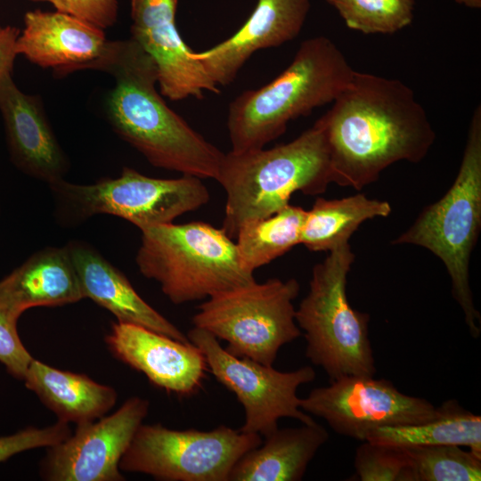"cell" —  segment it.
Masks as SVG:
<instances>
[{
    "label": "cell",
    "instance_id": "6da1fadb",
    "mask_svg": "<svg viewBox=\"0 0 481 481\" xmlns=\"http://www.w3.org/2000/svg\"><path fill=\"white\" fill-rule=\"evenodd\" d=\"M318 120L327 141L332 183L356 190L376 182L395 162H420L436 140L410 86L356 70Z\"/></svg>",
    "mask_w": 481,
    "mask_h": 481
},
{
    "label": "cell",
    "instance_id": "7a4b0ae2",
    "mask_svg": "<svg viewBox=\"0 0 481 481\" xmlns=\"http://www.w3.org/2000/svg\"><path fill=\"white\" fill-rule=\"evenodd\" d=\"M88 69L110 74L114 86L105 98L113 131L152 166L216 180L224 153L172 110L156 89L157 66L131 37L109 40Z\"/></svg>",
    "mask_w": 481,
    "mask_h": 481
},
{
    "label": "cell",
    "instance_id": "3957f363",
    "mask_svg": "<svg viewBox=\"0 0 481 481\" xmlns=\"http://www.w3.org/2000/svg\"><path fill=\"white\" fill-rule=\"evenodd\" d=\"M355 70L330 38L303 41L291 63L268 84L242 92L229 105L231 151L265 148L283 135L289 121L332 102Z\"/></svg>",
    "mask_w": 481,
    "mask_h": 481
},
{
    "label": "cell",
    "instance_id": "277c9868",
    "mask_svg": "<svg viewBox=\"0 0 481 481\" xmlns=\"http://www.w3.org/2000/svg\"><path fill=\"white\" fill-rule=\"evenodd\" d=\"M226 195L222 229L236 238L245 223L269 216L289 204L293 193H323L332 183L322 124L270 149L224 153L216 179Z\"/></svg>",
    "mask_w": 481,
    "mask_h": 481
},
{
    "label": "cell",
    "instance_id": "5b68a950",
    "mask_svg": "<svg viewBox=\"0 0 481 481\" xmlns=\"http://www.w3.org/2000/svg\"><path fill=\"white\" fill-rule=\"evenodd\" d=\"M481 228V107L474 110L457 175L436 202L426 206L413 224L391 243L415 245L436 256L452 282V294L464 315L471 337L481 333L475 307L469 263Z\"/></svg>",
    "mask_w": 481,
    "mask_h": 481
},
{
    "label": "cell",
    "instance_id": "8992f818",
    "mask_svg": "<svg viewBox=\"0 0 481 481\" xmlns=\"http://www.w3.org/2000/svg\"><path fill=\"white\" fill-rule=\"evenodd\" d=\"M135 263L175 305L207 299L249 285L254 273L241 265L235 242L204 222L164 224L141 231Z\"/></svg>",
    "mask_w": 481,
    "mask_h": 481
},
{
    "label": "cell",
    "instance_id": "52a82bcc",
    "mask_svg": "<svg viewBox=\"0 0 481 481\" xmlns=\"http://www.w3.org/2000/svg\"><path fill=\"white\" fill-rule=\"evenodd\" d=\"M355 256L349 242L329 252L312 270L309 290L296 309L304 331L306 356L330 381L344 376H374L369 338L370 315L354 309L346 296L347 275Z\"/></svg>",
    "mask_w": 481,
    "mask_h": 481
},
{
    "label": "cell",
    "instance_id": "ba28073f",
    "mask_svg": "<svg viewBox=\"0 0 481 481\" xmlns=\"http://www.w3.org/2000/svg\"><path fill=\"white\" fill-rule=\"evenodd\" d=\"M57 221L81 224L100 214L125 219L141 231L173 223L180 216L208 204L210 194L202 179L188 175L162 179L123 167L116 178L102 177L80 184L61 179L49 184Z\"/></svg>",
    "mask_w": 481,
    "mask_h": 481
},
{
    "label": "cell",
    "instance_id": "9c48e42d",
    "mask_svg": "<svg viewBox=\"0 0 481 481\" xmlns=\"http://www.w3.org/2000/svg\"><path fill=\"white\" fill-rule=\"evenodd\" d=\"M299 289L294 278L255 281L207 298L192 323L226 341L230 354L270 366L282 346L302 335L293 305Z\"/></svg>",
    "mask_w": 481,
    "mask_h": 481
},
{
    "label": "cell",
    "instance_id": "30bf717a",
    "mask_svg": "<svg viewBox=\"0 0 481 481\" xmlns=\"http://www.w3.org/2000/svg\"><path fill=\"white\" fill-rule=\"evenodd\" d=\"M261 443L258 434L223 425L200 431L142 423L119 469L165 481H228L237 461Z\"/></svg>",
    "mask_w": 481,
    "mask_h": 481
},
{
    "label": "cell",
    "instance_id": "8fae6325",
    "mask_svg": "<svg viewBox=\"0 0 481 481\" xmlns=\"http://www.w3.org/2000/svg\"><path fill=\"white\" fill-rule=\"evenodd\" d=\"M187 337L202 352L208 371L235 394L245 411L242 432L266 436L278 428L281 418H293L303 424L315 422L300 410L298 388L315 379L311 366L280 371L245 357L230 354L210 332L193 327Z\"/></svg>",
    "mask_w": 481,
    "mask_h": 481
},
{
    "label": "cell",
    "instance_id": "7c38bea8",
    "mask_svg": "<svg viewBox=\"0 0 481 481\" xmlns=\"http://www.w3.org/2000/svg\"><path fill=\"white\" fill-rule=\"evenodd\" d=\"M300 408L323 419L338 435L362 442L376 428L420 424L440 413L439 406L402 393L388 379L360 375L314 388L300 398Z\"/></svg>",
    "mask_w": 481,
    "mask_h": 481
},
{
    "label": "cell",
    "instance_id": "4fadbf2b",
    "mask_svg": "<svg viewBox=\"0 0 481 481\" xmlns=\"http://www.w3.org/2000/svg\"><path fill=\"white\" fill-rule=\"evenodd\" d=\"M149 401L128 398L115 412L77 425L62 442L48 447L42 476L51 481H122L119 462L147 416Z\"/></svg>",
    "mask_w": 481,
    "mask_h": 481
},
{
    "label": "cell",
    "instance_id": "5bb4252c",
    "mask_svg": "<svg viewBox=\"0 0 481 481\" xmlns=\"http://www.w3.org/2000/svg\"><path fill=\"white\" fill-rule=\"evenodd\" d=\"M178 0H130L131 38L154 61L162 96L171 101L202 99L206 92L220 94L175 23Z\"/></svg>",
    "mask_w": 481,
    "mask_h": 481
},
{
    "label": "cell",
    "instance_id": "9a60e30c",
    "mask_svg": "<svg viewBox=\"0 0 481 481\" xmlns=\"http://www.w3.org/2000/svg\"><path fill=\"white\" fill-rule=\"evenodd\" d=\"M105 342L115 357L168 393L191 395L199 390L208 371L202 352L192 342L140 325L114 322Z\"/></svg>",
    "mask_w": 481,
    "mask_h": 481
},
{
    "label": "cell",
    "instance_id": "2e32d148",
    "mask_svg": "<svg viewBox=\"0 0 481 481\" xmlns=\"http://www.w3.org/2000/svg\"><path fill=\"white\" fill-rule=\"evenodd\" d=\"M6 76L0 85V113L11 162L48 185L65 179L69 161L51 126L42 98L23 93Z\"/></svg>",
    "mask_w": 481,
    "mask_h": 481
},
{
    "label": "cell",
    "instance_id": "e0dca14e",
    "mask_svg": "<svg viewBox=\"0 0 481 481\" xmlns=\"http://www.w3.org/2000/svg\"><path fill=\"white\" fill-rule=\"evenodd\" d=\"M310 0H257L243 25L230 37L203 52L192 51L217 86L232 84L257 51L296 38L306 20Z\"/></svg>",
    "mask_w": 481,
    "mask_h": 481
},
{
    "label": "cell",
    "instance_id": "ac0fdd59",
    "mask_svg": "<svg viewBox=\"0 0 481 481\" xmlns=\"http://www.w3.org/2000/svg\"><path fill=\"white\" fill-rule=\"evenodd\" d=\"M109 40L104 29L76 16L37 9L24 15L17 42L18 55L63 77L88 69L104 53Z\"/></svg>",
    "mask_w": 481,
    "mask_h": 481
},
{
    "label": "cell",
    "instance_id": "d6986e66",
    "mask_svg": "<svg viewBox=\"0 0 481 481\" xmlns=\"http://www.w3.org/2000/svg\"><path fill=\"white\" fill-rule=\"evenodd\" d=\"M76 269L84 298L110 312L119 322L145 327L188 343L175 325L145 302L127 278L89 243L73 240L65 245Z\"/></svg>",
    "mask_w": 481,
    "mask_h": 481
},
{
    "label": "cell",
    "instance_id": "ffe728a7",
    "mask_svg": "<svg viewBox=\"0 0 481 481\" xmlns=\"http://www.w3.org/2000/svg\"><path fill=\"white\" fill-rule=\"evenodd\" d=\"M83 298L65 246L37 250L0 281V306L16 319L31 307L60 306Z\"/></svg>",
    "mask_w": 481,
    "mask_h": 481
},
{
    "label": "cell",
    "instance_id": "44dd1931",
    "mask_svg": "<svg viewBox=\"0 0 481 481\" xmlns=\"http://www.w3.org/2000/svg\"><path fill=\"white\" fill-rule=\"evenodd\" d=\"M328 439L327 430L316 422L278 428L237 461L228 481H299Z\"/></svg>",
    "mask_w": 481,
    "mask_h": 481
},
{
    "label": "cell",
    "instance_id": "7402d4cb",
    "mask_svg": "<svg viewBox=\"0 0 481 481\" xmlns=\"http://www.w3.org/2000/svg\"><path fill=\"white\" fill-rule=\"evenodd\" d=\"M23 380L59 420L77 425L103 417L118 396L114 388L86 375L59 370L36 359Z\"/></svg>",
    "mask_w": 481,
    "mask_h": 481
},
{
    "label": "cell",
    "instance_id": "603a6c76",
    "mask_svg": "<svg viewBox=\"0 0 481 481\" xmlns=\"http://www.w3.org/2000/svg\"><path fill=\"white\" fill-rule=\"evenodd\" d=\"M390 213L387 201L370 199L363 193L334 200L317 198L306 210L300 244L311 251L330 252L349 242L363 222Z\"/></svg>",
    "mask_w": 481,
    "mask_h": 481
},
{
    "label": "cell",
    "instance_id": "cb8c5ba5",
    "mask_svg": "<svg viewBox=\"0 0 481 481\" xmlns=\"http://www.w3.org/2000/svg\"><path fill=\"white\" fill-rule=\"evenodd\" d=\"M436 418L420 424L383 427L371 431L366 440L399 447L455 444L468 447L481 458V417L450 399Z\"/></svg>",
    "mask_w": 481,
    "mask_h": 481
},
{
    "label": "cell",
    "instance_id": "d4e9b609",
    "mask_svg": "<svg viewBox=\"0 0 481 481\" xmlns=\"http://www.w3.org/2000/svg\"><path fill=\"white\" fill-rule=\"evenodd\" d=\"M306 210L287 205L274 214L241 225L236 247L242 266L253 273L300 244Z\"/></svg>",
    "mask_w": 481,
    "mask_h": 481
},
{
    "label": "cell",
    "instance_id": "484cf974",
    "mask_svg": "<svg viewBox=\"0 0 481 481\" xmlns=\"http://www.w3.org/2000/svg\"><path fill=\"white\" fill-rule=\"evenodd\" d=\"M455 444L404 447L417 481H479L481 458Z\"/></svg>",
    "mask_w": 481,
    "mask_h": 481
},
{
    "label": "cell",
    "instance_id": "4316f807",
    "mask_svg": "<svg viewBox=\"0 0 481 481\" xmlns=\"http://www.w3.org/2000/svg\"><path fill=\"white\" fill-rule=\"evenodd\" d=\"M346 26L364 34H393L413 20L414 0H326Z\"/></svg>",
    "mask_w": 481,
    "mask_h": 481
},
{
    "label": "cell",
    "instance_id": "83f0119b",
    "mask_svg": "<svg viewBox=\"0 0 481 481\" xmlns=\"http://www.w3.org/2000/svg\"><path fill=\"white\" fill-rule=\"evenodd\" d=\"M354 466L361 481H417L404 447L363 441L355 451Z\"/></svg>",
    "mask_w": 481,
    "mask_h": 481
},
{
    "label": "cell",
    "instance_id": "f1b7e54d",
    "mask_svg": "<svg viewBox=\"0 0 481 481\" xmlns=\"http://www.w3.org/2000/svg\"><path fill=\"white\" fill-rule=\"evenodd\" d=\"M70 434L68 423L58 420L48 427H29L14 434L2 436H0V463L24 451L53 446L65 440Z\"/></svg>",
    "mask_w": 481,
    "mask_h": 481
},
{
    "label": "cell",
    "instance_id": "f546056e",
    "mask_svg": "<svg viewBox=\"0 0 481 481\" xmlns=\"http://www.w3.org/2000/svg\"><path fill=\"white\" fill-rule=\"evenodd\" d=\"M18 319L0 306V363L18 379H23L33 357L17 330Z\"/></svg>",
    "mask_w": 481,
    "mask_h": 481
},
{
    "label": "cell",
    "instance_id": "4dcf8cb0",
    "mask_svg": "<svg viewBox=\"0 0 481 481\" xmlns=\"http://www.w3.org/2000/svg\"><path fill=\"white\" fill-rule=\"evenodd\" d=\"M51 4L55 11L86 20L102 29L118 20V0H30Z\"/></svg>",
    "mask_w": 481,
    "mask_h": 481
},
{
    "label": "cell",
    "instance_id": "1f68e13d",
    "mask_svg": "<svg viewBox=\"0 0 481 481\" xmlns=\"http://www.w3.org/2000/svg\"><path fill=\"white\" fill-rule=\"evenodd\" d=\"M20 30L11 25L0 24V85L3 79L12 74L17 54L16 42Z\"/></svg>",
    "mask_w": 481,
    "mask_h": 481
},
{
    "label": "cell",
    "instance_id": "d6a6232c",
    "mask_svg": "<svg viewBox=\"0 0 481 481\" xmlns=\"http://www.w3.org/2000/svg\"><path fill=\"white\" fill-rule=\"evenodd\" d=\"M458 4L466 6L471 9H480L481 0H453Z\"/></svg>",
    "mask_w": 481,
    "mask_h": 481
}]
</instances>
